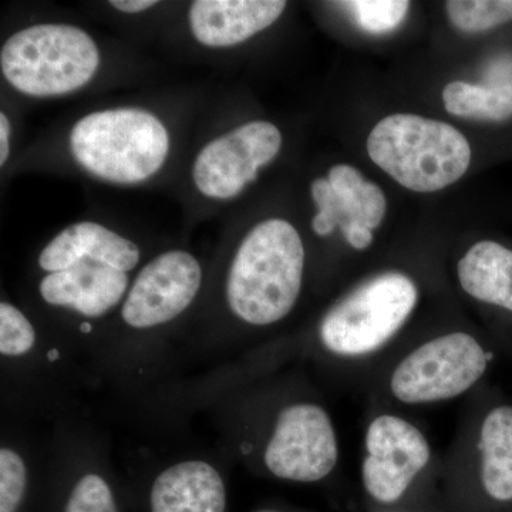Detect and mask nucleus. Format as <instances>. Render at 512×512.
Returning a JSON list of instances; mask_svg holds the SVG:
<instances>
[{
  "mask_svg": "<svg viewBox=\"0 0 512 512\" xmlns=\"http://www.w3.org/2000/svg\"><path fill=\"white\" fill-rule=\"evenodd\" d=\"M303 272L305 247L291 222H261L241 242L229 269V308L249 325H274L295 308Z\"/></svg>",
  "mask_w": 512,
  "mask_h": 512,
  "instance_id": "obj_1",
  "label": "nucleus"
},
{
  "mask_svg": "<svg viewBox=\"0 0 512 512\" xmlns=\"http://www.w3.org/2000/svg\"><path fill=\"white\" fill-rule=\"evenodd\" d=\"M370 160L406 190L436 192L457 183L471 164L461 131L416 114L384 117L367 137Z\"/></svg>",
  "mask_w": 512,
  "mask_h": 512,
  "instance_id": "obj_2",
  "label": "nucleus"
},
{
  "mask_svg": "<svg viewBox=\"0 0 512 512\" xmlns=\"http://www.w3.org/2000/svg\"><path fill=\"white\" fill-rule=\"evenodd\" d=\"M70 148L77 163L101 180L136 184L163 167L170 137L164 124L146 110H104L73 127Z\"/></svg>",
  "mask_w": 512,
  "mask_h": 512,
  "instance_id": "obj_3",
  "label": "nucleus"
},
{
  "mask_svg": "<svg viewBox=\"0 0 512 512\" xmlns=\"http://www.w3.org/2000/svg\"><path fill=\"white\" fill-rule=\"evenodd\" d=\"M96 43L83 29L36 25L6 40L0 53L3 76L20 93L62 96L82 89L99 69Z\"/></svg>",
  "mask_w": 512,
  "mask_h": 512,
  "instance_id": "obj_4",
  "label": "nucleus"
},
{
  "mask_svg": "<svg viewBox=\"0 0 512 512\" xmlns=\"http://www.w3.org/2000/svg\"><path fill=\"white\" fill-rule=\"evenodd\" d=\"M417 302L419 289L409 276H373L326 313L320 322V342L333 355H370L403 328Z\"/></svg>",
  "mask_w": 512,
  "mask_h": 512,
  "instance_id": "obj_5",
  "label": "nucleus"
},
{
  "mask_svg": "<svg viewBox=\"0 0 512 512\" xmlns=\"http://www.w3.org/2000/svg\"><path fill=\"white\" fill-rule=\"evenodd\" d=\"M487 366V352L474 336L448 333L404 357L390 377V390L406 404L444 402L470 390Z\"/></svg>",
  "mask_w": 512,
  "mask_h": 512,
  "instance_id": "obj_6",
  "label": "nucleus"
},
{
  "mask_svg": "<svg viewBox=\"0 0 512 512\" xmlns=\"http://www.w3.org/2000/svg\"><path fill=\"white\" fill-rule=\"evenodd\" d=\"M338 437L329 414L312 403L286 407L276 420L265 450V464L275 477L318 483L335 470Z\"/></svg>",
  "mask_w": 512,
  "mask_h": 512,
  "instance_id": "obj_7",
  "label": "nucleus"
},
{
  "mask_svg": "<svg viewBox=\"0 0 512 512\" xmlns=\"http://www.w3.org/2000/svg\"><path fill=\"white\" fill-rule=\"evenodd\" d=\"M281 147L278 127L268 121H251L202 148L194 164V183L205 197H237L278 156Z\"/></svg>",
  "mask_w": 512,
  "mask_h": 512,
  "instance_id": "obj_8",
  "label": "nucleus"
},
{
  "mask_svg": "<svg viewBox=\"0 0 512 512\" xmlns=\"http://www.w3.org/2000/svg\"><path fill=\"white\" fill-rule=\"evenodd\" d=\"M431 448L424 434L409 421L383 414L366 433L362 480L367 494L380 504H393L427 467Z\"/></svg>",
  "mask_w": 512,
  "mask_h": 512,
  "instance_id": "obj_9",
  "label": "nucleus"
},
{
  "mask_svg": "<svg viewBox=\"0 0 512 512\" xmlns=\"http://www.w3.org/2000/svg\"><path fill=\"white\" fill-rule=\"evenodd\" d=\"M201 266L184 251H170L148 262L134 279L121 316L134 329H150L180 316L200 292Z\"/></svg>",
  "mask_w": 512,
  "mask_h": 512,
  "instance_id": "obj_10",
  "label": "nucleus"
},
{
  "mask_svg": "<svg viewBox=\"0 0 512 512\" xmlns=\"http://www.w3.org/2000/svg\"><path fill=\"white\" fill-rule=\"evenodd\" d=\"M285 9L281 0H197L190 26L201 45L235 46L274 25Z\"/></svg>",
  "mask_w": 512,
  "mask_h": 512,
  "instance_id": "obj_11",
  "label": "nucleus"
},
{
  "mask_svg": "<svg viewBox=\"0 0 512 512\" xmlns=\"http://www.w3.org/2000/svg\"><path fill=\"white\" fill-rule=\"evenodd\" d=\"M126 272L93 261L53 272L40 282V295L49 305L73 309L87 318L111 311L127 291Z\"/></svg>",
  "mask_w": 512,
  "mask_h": 512,
  "instance_id": "obj_12",
  "label": "nucleus"
},
{
  "mask_svg": "<svg viewBox=\"0 0 512 512\" xmlns=\"http://www.w3.org/2000/svg\"><path fill=\"white\" fill-rule=\"evenodd\" d=\"M93 261L127 272L136 268L140 251L134 242L94 222H79L64 229L39 256L40 268L60 272L80 261Z\"/></svg>",
  "mask_w": 512,
  "mask_h": 512,
  "instance_id": "obj_13",
  "label": "nucleus"
},
{
  "mask_svg": "<svg viewBox=\"0 0 512 512\" xmlns=\"http://www.w3.org/2000/svg\"><path fill=\"white\" fill-rule=\"evenodd\" d=\"M150 512H225L227 490L217 468L205 461H183L154 480Z\"/></svg>",
  "mask_w": 512,
  "mask_h": 512,
  "instance_id": "obj_14",
  "label": "nucleus"
},
{
  "mask_svg": "<svg viewBox=\"0 0 512 512\" xmlns=\"http://www.w3.org/2000/svg\"><path fill=\"white\" fill-rule=\"evenodd\" d=\"M463 291L477 301L512 312V251L493 241L468 249L457 266Z\"/></svg>",
  "mask_w": 512,
  "mask_h": 512,
  "instance_id": "obj_15",
  "label": "nucleus"
},
{
  "mask_svg": "<svg viewBox=\"0 0 512 512\" xmlns=\"http://www.w3.org/2000/svg\"><path fill=\"white\" fill-rule=\"evenodd\" d=\"M481 481L495 501H512V407H495L480 431Z\"/></svg>",
  "mask_w": 512,
  "mask_h": 512,
  "instance_id": "obj_16",
  "label": "nucleus"
},
{
  "mask_svg": "<svg viewBox=\"0 0 512 512\" xmlns=\"http://www.w3.org/2000/svg\"><path fill=\"white\" fill-rule=\"evenodd\" d=\"M326 178L338 197L346 222H362L372 231L382 224L387 201L379 185L367 181L359 170L348 164L333 165Z\"/></svg>",
  "mask_w": 512,
  "mask_h": 512,
  "instance_id": "obj_17",
  "label": "nucleus"
},
{
  "mask_svg": "<svg viewBox=\"0 0 512 512\" xmlns=\"http://www.w3.org/2000/svg\"><path fill=\"white\" fill-rule=\"evenodd\" d=\"M443 103L448 113L457 117L490 121H503L512 117V99L500 86L448 83L443 90Z\"/></svg>",
  "mask_w": 512,
  "mask_h": 512,
  "instance_id": "obj_18",
  "label": "nucleus"
},
{
  "mask_svg": "<svg viewBox=\"0 0 512 512\" xmlns=\"http://www.w3.org/2000/svg\"><path fill=\"white\" fill-rule=\"evenodd\" d=\"M448 19L463 33H483L512 20V0H451Z\"/></svg>",
  "mask_w": 512,
  "mask_h": 512,
  "instance_id": "obj_19",
  "label": "nucleus"
},
{
  "mask_svg": "<svg viewBox=\"0 0 512 512\" xmlns=\"http://www.w3.org/2000/svg\"><path fill=\"white\" fill-rule=\"evenodd\" d=\"M352 13L357 25L372 35H386L399 28L410 10V2L404 0H356L342 2Z\"/></svg>",
  "mask_w": 512,
  "mask_h": 512,
  "instance_id": "obj_20",
  "label": "nucleus"
},
{
  "mask_svg": "<svg viewBox=\"0 0 512 512\" xmlns=\"http://www.w3.org/2000/svg\"><path fill=\"white\" fill-rule=\"evenodd\" d=\"M62 512H120L111 485L99 474H84L67 494Z\"/></svg>",
  "mask_w": 512,
  "mask_h": 512,
  "instance_id": "obj_21",
  "label": "nucleus"
},
{
  "mask_svg": "<svg viewBox=\"0 0 512 512\" xmlns=\"http://www.w3.org/2000/svg\"><path fill=\"white\" fill-rule=\"evenodd\" d=\"M29 493L25 461L10 448L0 450V512H20Z\"/></svg>",
  "mask_w": 512,
  "mask_h": 512,
  "instance_id": "obj_22",
  "label": "nucleus"
},
{
  "mask_svg": "<svg viewBox=\"0 0 512 512\" xmlns=\"http://www.w3.org/2000/svg\"><path fill=\"white\" fill-rule=\"evenodd\" d=\"M36 343L32 323L15 306L0 303V352L3 356L28 355Z\"/></svg>",
  "mask_w": 512,
  "mask_h": 512,
  "instance_id": "obj_23",
  "label": "nucleus"
},
{
  "mask_svg": "<svg viewBox=\"0 0 512 512\" xmlns=\"http://www.w3.org/2000/svg\"><path fill=\"white\" fill-rule=\"evenodd\" d=\"M313 201L318 205L319 212L312 221V228L320 237H326L336 227L345 224V215L340 210L338 197L329 184L328 178H316L311 187Z\"/></svg>",
  "mask_w": 512,
  "mask_h": 512,
  "instance_id": "obj_24",
  "label": "nucleus"
},
{
  "mask_svg": "<svg viewBox=\"0 0 512 512\" xmlns=\"http://www.w3.org/2000/svg\"><path fill=\"white\" fill-rule=\"evenodd\" d=\"M343 232V237L350 247L355 249H366L373 242V231L370 228L365 227L362 222L349 221L340 227Z\"/></svg>",
  "mask_w": 512,
  "mask_h": 512,
  "instance_id": "obj_25",
  "label": "nucleus"
},
{
  "mask_svg": "<svg viewBox=\"0 0 512 512\" xmlns=\"http://www.w3.org/2000/svg\"><path fill=\"white\" fill-rule=\"evenodd\" d=\"M110 5L120 12L138 13L157 5L154 0H111Z\"/></svg>",
  "mask_w": 512,
  "mask_h": 512,
  "instance_id": "obj_26",
  "label": "nucleus"
},
{
  "mask_svg": "<svg viewBox=\"0 0 512 512\" xmlns=\"http://www.w3.org/2000/svg\"><path fill=\"white\" fill-rule=\"evenodd\" d=\"M10 123L5 113L0 114V164H5L9 157Z\"/></svg>",
  "mask_w": 512,
  "mask_h": 512,
  "instance_id": "obj_27",
  "label": "nucleus"
},
{
  "mask_svg": "<svg viewBox=\"0 0 512 512\" xmlns=\"http://www.w3.org/2000/svg\"><path fill=\"white\" fill-rule=\"evenodd\" d=\"M500 87H503L505 92H507L508 96H510L512 99V79L508 80V82L500 84Z\"/></svg>",
  "mask_w": 512,
  "mask_h": 512,
  "instance_id": "obj_28",
  "label": "nucleus"
},
{
  "mask_svg": "<svg viewBox=\"0 0 512 512\" xmlns=\"http://www.w3.org/2000/svg\"><path fill=\"white\" fill-rule=\"evenodd\" d=\"M256 512H278V511L265 510V511H256Z\"/></svg>",
  "mask_w": 512,
  "mask_h": 512,
  "instance_id": "obj_29",
  "label": "nucleus"
}]
</instances>
